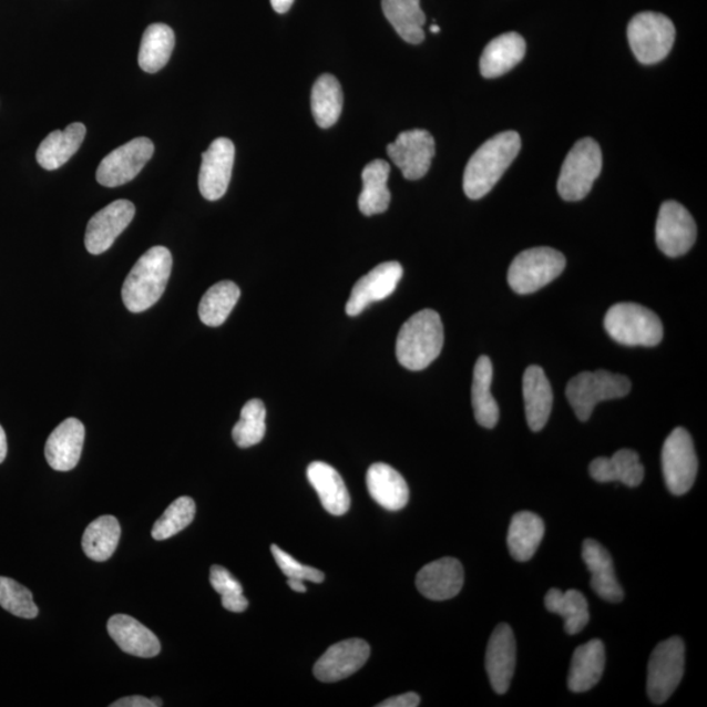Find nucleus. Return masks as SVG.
I'll use <instances>...</instances> for the list:
<instances>
[{"label": "nucleus", "instance_id": "46", "mask_svg": "<svg viewBox=\"0 0 707 707\" xmlns=\"http://www.w3.org/2000/svg\"><path fill=\"white\" fill-rule=\"evenodd\" d=\"M274 11L286 13L291 9L295 0H270Z\"/></svg>", "mask_w": 707, "mask_h": 707}, {"label": "nucleus", "instance_id": "24", "mask_svg": "<svg viewBox=\"0 0 707 707\" xmlns=\"http://www.w3.org/2000/svg\"><path fill=\"white\" fill-rule=\"evenodd\" d=\"M366 483L372 500L388 511H400L409 502L406 479L391 465L377 463L367 471Z\"/></svg>", "mask_w": 707, "mask_h": 707}, {"label": "nucleus", "instance_id": "42", "mask_svg": "<svg viewBox=\"0 0 707 707\" xmlns=\"http://www.w3.org/2000/svg\"><path fill=\"white\" fill-rule=\"evenodd\" d=\"M211 583L216 593L222 596L223 608L235 613H242L248 608L249 603L243 594L242 584L227 568L214 565L211 570Z\"/></svg>", "mask_w": 707, "mask_h": 707}, {"label": "nucleus", "instance_id": "7", "mask_svg": "<svg viewBox=\"0 0 707 707\" xmlns=\"http://www.w3.org/2000/svg\"><path fill=\"white\" fill-rule=\"evenodd\" d=\"M566 268V258L550 247L522 252L509 269V285L516 294H533L553 283Z\"/></svg>", "mask_w": 707, "mask_h": 707}, {"label": "nucleus", "instance_id": "3", "mask_svg": "<svg viewBox=\"0 0 707 707\" xmlns=\"http://www.w3.org/2000/svg\"><path fill=\"white\" fill-rule=\"evenodd\" d=\"M444 344L442 319L432 309H423L403 324L396 341V356L402 367L422 371L440 356Z\"/></svg>", "mask_w": 707, "mask_h": 707}, {"label": "nucleus", "instance_id": "39", "mask_svg": "<svg viewBox=\"0 0 707 707\" xmlns=\"http://www.w3.org/2000/svg\"><path fill=\"white\" fill-rule=\"evenodd\" d=\"M266 434V408L262 400L254 399L242 409L240 421L233 430L234 442L240 449H249L263 442Z\"/></svg>", "mask_w": 707, "mask_h": 707}, {"label": "nucleus", "instance_id": "22", "mask_svg": "<svg viewBox=\"0 0 707 707\" xmlns=\"http://www.w3.org/2000/svg\"><path fill=\"white\" fill-rule=\"evenodd\" d=\"M107 633L122 652L154 658L162 650L161 641L146 626L127 615H114L107 622Z\"/></svg>", "mask_w": 707, "mask_h": 707}, {"label": "nucleus", "instance_id": "29", "mask_svg": "<svg viewBox=\"0 0 707 707\" xmlns=\"http://www.w3.org/2000/svg\"><path fill=\"white\" fill-rule=\"evenodd\" d=\"M590 474L597 482H622L637 488L645 479V468L638 453L633 450H619L612 458H597L590 464Z\"/></svg>", "mask_w": 707, "mask_h": 707}, {"label": "nucleus", "instance_id": "45", "mask_svg": "<svg viewBox=\"0 0 707 707\" xmlns=\"http://www.w3.org/2000/svg\"><path fill=\"white\" fill-rule=\"evenodd\" d=\"M112 707H156L153 699L142 697V696H132L119 699L111 705Z\"/></svg>", "mask_w": 707, "mask_h": 707}, {"label": "nucleus", "instance_id": "8", "mask_svg": "<svg viewBox=\"0 0 707 707\" xmlns=\"http://www.w3.org/2000/svg\"><path fill=\"white\" fill-rule=\"evenodd\" d=\"M676 29L658 12H641L627 25V40L637 60L644 64L658 63L673 50Z\"/></svg>", "mask_w": 707, "mask_h": 707}, {"label": "nucleus", "instance_id": "37", "mask_svg": "<svg viewBox=\"0 0 707 707\" xmlns=\"http://www.w3.org/2000/svg\"><path fill=\"white\" fill-rule=\"evenodd\" d=\"M121 539V525L117 518L104 515L93 521L84 531L83 551L92 561L110 560L117 550Z\"/></svg>", "mask_w": 707, "mask_h": 707}, {"label": "nucleus", "instance_id": "30", "mask_svg": "<svg viewBox=\"0 0 707 707\" xmlns=\"http://www.w3.org/2000/svg\"><path fill=\"white\" fill-rule=\"evenodd\" d=\"M544 535L543 519L530 511L518 512L511 519L508 535L511 557L519 562L530 561L537 552Z\"/></svg>", "mask_w": 707, "mask_h": 707}, {"label": "nucleus", "instance_id": "43", "mask_svg": "<svg viewBox=\"0 0 707 707\" xmlns=\"http://www.w3.org/2000/svg\"><path fill=\"white\" fill-rule=\"evenodd\" d=\"M274 560L288 580L309 581L314 583H322L326 580V575L311 566L300 564L293 555L280 550L278 545H271L270 547Z\"/></svg>", "mask_w": 707, "mask_h": 707}, {"label": "nucleus", "instance_id": "12", "mask_svg": "<svg viewBox=\"0 0 707 707\" xmlns=\"http://www.w3.org/2000/svg\"><path fill=\"white\" fill-rule=\"evenodd\" d=\"M696 239L694 216L677 202H665L656 221V244L663 254L673 258L688 254Z\"/></svg>", "mask_w": 707, "mask_h": 707}, {"label": "nucleus", "instance_id": "1", "mask_svg": "<svg viewBox=\"0 0 707 707\" xmlns=\"http://www.w3.org/2000/svg\"><path fill=\"white\" fill-rule=\"evenodd\" d=\"M522 148L521 135L503 132L493 136L469 158L464 172L468 198L480 199L493 189Z\"/></svg>", "mask_w": 707, "mask_h": 707}, {"label": "nucleus", "instance_id": "26", "mask_svg": "<svg viewBox=\"0 0 707 707\" xmlns=\"http://www.w3.org/2000/svg\"><path fill=\"white\" fill-rule=\"evenodd\" d=\"M525 50V41L521 34L510 32L498 35L483 50L480 61L481 75L494 79L506 74L523 61Z\"/></svg>", "mask_w": 707, "mask_h": 707}, {"label": "nucleus", "instance_id": "2", "mask_svg": "<svg viewBox=\"0 0 707 707\" xmlns=\"http://www.w3.org/2000/svg\"><path fill=\"white\" fill-rule=\"evenodd\" d=\"M172 265L165 247H153L136 262L122 286V300L130 312L141 314L156 305L168 285Z\"/></svg>", "mask_w": 707, "mask_h": 707}, {"label": "nucleus", "instance_id": "11", "mask_svg": "<svg viewBox=\"0 0 707 707\" xmlns=\"http://www.w3.org/2000/svg\"><path fill=\"white\" fill-rule=\"evenodd\" d=\"M155 146L148 139H135L112 151L101 161L96 178L100 185L115 187L132 182L153 157Z\"/></svg>", "mask_w": 707, "mask_h": 707}, {"label": "nucleus", "instance_id": "38", "mask_svg": "<svg viewBox=\"0 0 707 707\" xmlns=\"http://www.w3.org/2000/svg\"><path fill=\"white\" fill-rule=\"evenodd\" d=\"M240 294L239 286L230 280H222L208 288L198 307L201 321L207 327L223 326L239 301Z\"/></svg>", "mask_w": 707, "mask_h": 707}, {"label": "nucleus", "instance_id": "36", "mask_svg": "<svg viewBox=\"0 0 707 707\" xmlns=\"http://www.w3.org/2000/svg\"><path fill=\"white\" fill-rule=\"evenodd\" d=\"M545 607L564 618L565 631L570 636L581 633L590 622L586 597L576 590H568L566 593L559 588L550 590L545 596Z\"/></svg>", "mask_w": 707, "mask_h": 707}, {"label": "nucleus", "instance_id": "14", "mask_svg": "<svg viewBox=\"0 0 707 707\" xmlns=\"http://www.w3.org/2000/svg\"><path fill=\"white\" fill-rule=\"evenodd\" d=\"M135 206L119 199L92 216L85 230V248L91 255L104 254L134 219Z\"/></svg>", "mask_w": 707, "mask_h": 707}, {"label": "nucleus", "instance_id": "18", "mask_svg": "<svg viewBox=\"0 0 707 707\" xmlns=\"http://www.w3.org/2000/svg\"><path fill=\"white\" fill-rule=\"evenodd\" d=\"M516 665V642L508 624L495 627L486 648V673L498 695L508 694Z\"/></svg>", "mask_w": 707, "mask_h": 707}, {"label": "nucleus", "instance_id": "41", "mask_svg": "<svg viewBox=\"0 0 707 707\" xmlns=\"http://www.w3.org/2000/svg\"><path fill=\"white\" fill-rule=\"evenodd\" d=\"M0 607L13 616L32 619L39 616L31 591L7 576H0Z\"/></svg>", "mask_w": 707, "mask_h": 707}, {"label": "nucleus", "instance_id": "44", "mask_svg": "<svg viewBox=\"0 0 707 707\" xmlns=\"http://www.w3.org/2000/svg\"><path fill=\"white\" fill-rule=\"evenodd\" d=\"M420 696L414 694V691H409V694L388 698L386 701L379 704L378 707H417L420 706Z\"/></svg>", "mask_w": 707, "mask_h": 707}, {"label": "nucleus", "instance_id": "50", "mask_svg": "<svg viewBox=\"0 0 707 707\" xmlns=\"http://www.w3.org/2000/svg\"><path fill=\"white\" fill-rule=\"evenodd\" d=\"M153 701L155 703V706H163V701L161 698H153Z\"/></svg>", "mask_w": 707, "mask_h": 707}, {"label": "nucleus", "instance_id": "16", "mask_svg": "<svg viewBox=\"0 0 707 707\" xmlns=\"http://www.w3.org/2000/svg\"><path fill=\"white\" fill-rule=\"evenodd\" d=\"M371 648L366 641L346 639L330 646L316 662L314 674L322 683H337L362 668L370 658Z\"/></svg>", "mask_w": 707, "mask_h": 707}, {"label": "nucleus", "instance_id": "15", "mask_svg": "<svg viewBox=\"0 0 707 707\" xmlns=\"http://www.w3.org/2000/svg\"><path fill=\"white\" fill-rule=\"evenodd\" d=\"M235 163V146L228 139L215 140L202 154L198 185L207 201H218L225 196Z\"/></svg>", "mask_w": 707, "mask_h": 707}, {"label": "nucleus", "instance_id": "33", "mask_svg": "<svg viewBox=\"0 0 707 707\" xmlns=\"http://www.w3.org/2000/svg\"><path fill=\"white\" fill-rule=\"evenodd\" d=\"M382 12L403 41L418 45L424 40L426 14L421 0H381Z\"/></svg>", "mask_w": 707, "mask_h": 707}, {"label": "nucleus", "instance_id": "40", "mask_svg": "<svg viewBox=\"0 0 707 707\" xmlns=\"http://www.w3.org/2000/svg\"><path fill=\"white\" fill-rule=\"evenodd\" d=\"M194 516H196V503L189 496H180L164 511L151 533L157 541L171 539L189 526Z\"/></svg>", "mask_w": 707, "mask_h": 707}, {"label": "nucleus", "instance_id": "21", "mask_svg": "<svg viewBox=\"0 0 707 707\" xmlns=\"http://www.w3.org/2000/svg\"><path fill=\"white\" fill-rule=\"evenodd\" d=\"M584 564L591 573V587L609 603L624 601V591L617 581L615 565L607 550L595 540H586L582 547Z\"/></svg>", "mask_w": 707, "mask_h": 707}, {"label": "nucleus", "instance_id": "20", "mask_svg": "<svg viewBox=\"0 0 707 707\" xmlns=\"http://www.w3.org/2000/svg\"><path fill=\"white\" fill-rule=\"evenodd\" d=\"M85 438L84 424L68 418L50 434L45 444L48 464L58 472H69L81 460Z\"/></svg>", "mask_w": 707, "mask_h": 707}, {"label": "nucleus", "instance_id": "34", "mask_svg": "<svg viewBox=\"0 0 707 707\" xmlns=\"http://www.w3.org/2000/svg\"><path fill=\"white\" fill-rule=\"evenodd\" d=\"M176 38L173 29L167 24H151L143 33L139 63L143 71L155 74L170 62L175 49Z\"/></svg>", "mask_w": 707, "mask_h": 707}, {"label": "nucleus", "instance_id": "13", "mask_svg": "<svg viewBox=\"0 0 707 707\" xmlns=\"http://www.w3.org/2000/svg\"><path fill=\"white\" fill-rule=\"evenodd\" d=\"M388 156L402 172V176L416 182L426 176L436 156V141L422 129L402 132L387 147Z\"/></svg>", "mask_w": 707, "mask_h": 707}, {"label": "nucleus", "instance_id": "35", "mask_svg": "<svg viewBox=\"0 0 707 707\" xmlns=\"http://www.w3.org/2000/svg\"><path fill=\"white\" fill-rule=\"evenodd\" d=\"M311 107L316 124L329 129L340 120L344 107V93L340 82L330 74L317 79L311 95Z\"/></svg>", "mask_w": 707, "mask_h": 707}, {"label": "nucleus", "instance_id": "25", "mask_svg": "<svg viewBox=\"0 0 707 707\" xmlns=\"http://www.w3.org/2000/svg\"><path fill=\"white\" fill-rule=\"evenodd\" d=\"M309 483L319 495L322 508L329 514L341 516L349 511L351 500L341 474L322 461H314L307 469Z\"/></svg>", "mask_w": 707, "mask_h": 707}, {"label": "nucleus", "instance_id": "9", "mask_svg": "<svg viewBox=\"0 0 707 707\" xmlns=\"http://www.w3.org/2000/svg\"><path fill=\"white\" fill-rule=\"evenodd\" d=\"M685 645L673 637L655 647L648 660L647 695L655 705H662L674 695L684 676Z\"/></svg>", "mask_w": 707, "mask_h": 707}, {"label": "nucleus", "instance_id": "10", "mask_svg": "<svg viewBox=\"0 0 707 707\" xmlns=\"http://www.w3.org/2000/svg\"><path fill=\"white\" fill-rule=\"evenodd\" d=\"M662 467L670 493L684 495L695 485L698 459L687 430L677 428L670 432L663 444Z\"/></svg>", "mask_w": 707, "mask_h": 707}, {"label": "nucleus", "instance_id": "48", "mask_svg": "<svg viewBox=\"0 0 707 707\" xmlns=\"http://www.w3.org/2000/svg\"><path fill=\"white\" fill-rule=\"evenodd\" d=\"M288 586H290L291 590L297 591V593H303L305 594L307 588L305 586V583H303V581L299 580H288L287 581Z\"/></svg>", "mask_w": 707, "mask_h": 707}, {"label": "nucleus", "instance_id": "27", "mask_svg": "<svg viewBox=\"0 0 707 707\" xmlns=\"http://www.w3.org/2000/svg\"><path fill=\"white\" fill-rule=\"evenodd\" d=\"M605 668V647L601 639H593L574 652L567 685L575 694L593 689L601 682Z\"/></svg>", "mask_w": 707, "mask_h": 707}, {"label": "nucleus", "instance_id": "47", "mask_svg": "<svg viewBox=\"0 0 707 707\" xmlns=\"http://www.w3.org/2000/svg\"><path fill=\"white\" fill-rule=\"evenodd\" d=\"M7 450H9V447H7L6 432L2 426H0V464H2L7 458Z\"/></svg>", "mask_w": 707, "mask_h": 707}, {"label": "nucleus", "instance_id": "49", "mask_svg": "<svg viewBox=\"0 0 707 707\" xmlns=\"http://www.w3.org/2000/svg\"><path fill=\"white\" fill-rule=\"evenodd\" d=\"M430 31H431L432 33H439V32H440V28H439L438 25H436V24H434V25H431V27H430Z\"/></svg>", "mask_w": 707, "mask_h": 707}, {"label": "nucleus", "instance_id": "6", "mask_svg": "<svg viewBox=\"0 0 707 707\" xmlns=\"http://www.w3.org/2000/svg\"><path fill=\"white\" fill-rule=\"evenodd\" d=\"M602 167L603 155L597 142L593 139L576 142L562 165L557 184L560 196L568 202L587 197Z\"/></svg>", "mask_w": 707, "mask_h": 707}, {"label": "nucleus", "instance_id": "4", "mask_svg": "<svg viewBox=\"0 0 707 707\" xmlns=\"http://www.w3.org/2000/svg\"><path fill=\"white\" fill-rule=\"evenodd\" d=\"M604 327L618 344L653 348L663 340V324L652 309L636 303H618L605 315Z\"/></svg>", "mask_w": 707, "mask_h": 707}, {"label": "nucleus", "instance_id": "28", "mask_svg": "<svg viewBox=\"0 0 707 707\" xmlns=\"http://www.w3.org/2000/svg\"><path fill=\"white\" fill-rule=\"evenodd\" d=\"M85 133L86 129L81 122L69 125L63 132L55 130L50 133L35 153L38 163L47 171L61 168L81 148Z\"/></svg>", "mask_w": 707, "mask_h": 707}, {"label": "nucleus", "instance_id": "17", "mask_svg": "<svg viewBox=\"0 0 707 707\" xmlns=\"http://www.w3.org/2000/svg\"><path fill=\"white\" fill-rule=\"evenodd\" d=\"M403 269L397 262L382 263L354 285L346 314L358 316L375 301L385 300L395 293Z\"/></svg>", "mask_w": 707, "mask_h": 707}, {"label": "nucleus", "instance_id": "31", "mask_svg": "<svg viewBox=\"0 0 707 707\" xmlns=\"http://www.w3.org/2000/svg\"><path fill=\"white\" fill-rule=\"evenodd\" d=\"M493 363L488 357L479 358L474 366L472 382V406L475 421L482 428L493 429L500 421V407L492 395Z\"/></svg>", "mask_w": 707, "mask_h": 707}, {"label": "nucleus", "instance_id": "5", "mask_svg": "<svg viewBox=\"0 0 707 707\" xmlns=\"http://www.w3.org/2000/svg\"><path fill=\"white\" fill-rule=\"evenodd\" d=\"M632 391V382L624 375L604 370L581 372L568 381L566 397L582 422L590 420L597 403L623 399Z\"/></svg>", "mask_w": 707, "mask_h": 707}, {"label": "nucleus", "instance_id": "19", "mask_svg": "<svg viewBox=\"0 0 707 707\" xmlns=\"http://www.w3.org/2000/svg\"><path fill=\"white\" fill-rule=\"evenodd\" d=\"M418 591L434 602L450 601L464 586V568L457 559L445 557L431 562L417 574Z\"/></svg>", "mask_w": 707, "mask_h": 707}, {"label": "nucleus", "instance_id": "32", "mask_svg": "<svg viewBox=\"0 0 707 707\" xmlns=\"http://www.w3.org/2000/svg\"><path fill=\"white\" fill-rule=\"evenodd\" d=\"M391 167L385 161L368 163L362 172L363 189L358 199L360 213L372 216L386 213L391 204L387 183Z\"/></svg>", "mask_w": 707, "mask_h": 707}, {"label": "nucleus", "instance_id": "23", "mask_svg": "<svg viewBox=\"0 0 707 707\" xmlns=\"http://www.w3.org/2000/svg\"><path fill=\"white\" fill-rule=\"evenodd\" d=\"M526 422L532 431L545 428L553 408V391L543 368L530 366L523 377Z\"/></svg>", "mask_w": 707, "mask_h": 707}]
</instances>
